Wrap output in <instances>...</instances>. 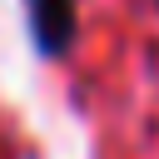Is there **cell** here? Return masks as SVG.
<instances>
[{"instance_id":"6da1fadb","label":"cell","mask_w":159,"mask_h":159,"mask_svg":"<svg viewBox=\"0 0 159 159\" xmlns=\"http://www.w3.org/2000/svg\"><path fill=\"white\" fill-rule=\"evenodd\" d=\"M30 10V35L40 55H65L75 40V5L70 0H25Z\"/></svg>"}]
</instances>
